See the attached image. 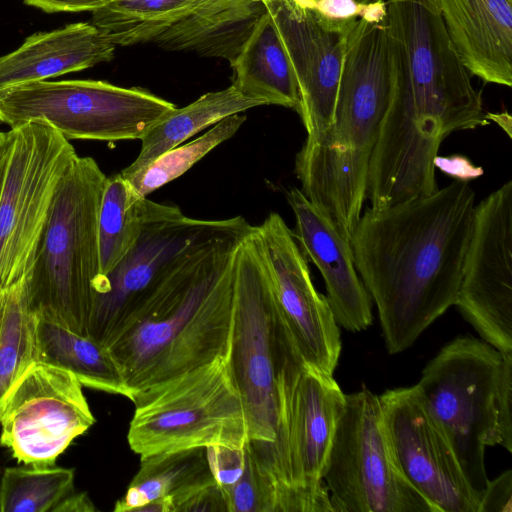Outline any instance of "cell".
I'll use <instances>...</instances> for the list:
<instances>
[{"label":"cell","mask_w":512,"mask_h":512,"mask_svg":"<svg viewBox=\"0 0 512 512\" xmlns=\"http://www.w3.org/2000/svg\"><path fill=\"white\" fill-rule=\"evenodd\" d=\"M385 2L393 77L370 158L366 198L374 209L436 191L442 141L488 123L436 0Z\"/></svg>","instance_id":"obj_1"},{"label":"cell","mask_w":512,"mask_h":512,"mask_svg":"<svg viewBox=\"0 0 512 512\" xmlns=\"http://www.w3.org/2000/svg\"><path fill=\"white\" fill-rule=\"evenodd\" d=\"M474 209V190L456 179L429 195L361 214L351 246L390 354L412 346L454 305Z\"/></svg>","instance_id":"obj_2"},{"label":"cell","mask_w":512,"mask_h":512,"mask_svg":"<svg viewBox=\"0 0 512 512\" xmlns=\"http://www.w3.org/2000/svg\"><path fill=\"white\" fill-rule=\"evenodd\" d=\"M252 228L246 221L189 253L108 347L131 401L154 385L228 359L236 250Z\"/></svg>","instance_id":"obj_3"},{"label":"cell","mask_w":512,"mask_h":512,"mask_svg":"<svg viewBox=\"0 0 512 512\" xmlns=\"http://www.w3.org/2000/svg\"><path fill=\"white\" fill-rule=\"evenodd\" d=\"M305 362L277 304L257 226L239 243L228 366L245 411L248 440L261 441L270 469L289 480L287 434Z\"/></svg>","instance_id":"obj_4"},{"label":"cell","mask_w":512,"mask_h":512,"mask_svg":"<svg viewBox=\"0 0 512 512\" xmlns=\"http://www.w3.org/2000/svg\"><path fill=\"white\" fill-rule=\"evenodd\" d=\"M106 178L95 159L77 155L59 185L25 280L36 317L82 336L100 276L98 214Z\"/></svg>","instance_id":"obj_5"},{"label":"cell","mask_w":512,"mask_h":512,"mask_svg":"<svg viewBox=\"0 0 512 512\" xmlns=\"http://www.w3.org/2000/svg\"><path fill=\"white\" fill-rule=\"evenodd\" d=\"M135 411L127 440L141 457L221 445L243 448L247 423L228 359L154 385L132 400Z\"/></svg>","instance_id":"obj_6"},{"label":"cell","mask_w":512,"mask_h":512,"mask_svg":"<svg viewBox=\"0 0 512 512\" xmlns=\"http://www.w3.org/2000/svg\"><path fill=\"white\" fill-rule=\"evenodd\" d=\"M141 229L131 251L94 286L87 336L109 347L133 323L164 277L189 253L247 221L203 220L175 205L141 198Z\"/></svg>","instance_id":"obj_7"},{"label":"cell","mask_w":512,"mask_h":512,"mask_svg":"<svg viewBox=\"0 0 512 512\" xmlns=\"http://www.w3.org/2000/svg\"><path fill=\"white\" fill-rule=\"evenodd\" d=\"M76 157L70 140L44 121L8 131L0 186V293L29 276L57 190Z\"/></svg>","instance_id":"obj_8"},{"label":"cell","mask_w":512,"mask_h":512,"mask_svg":"<svg viewBox=\"0 0 512 512\" xmlns=\"http://www.w3.org/2000/svg\"><path fill=\"white\" fill-rule=\"evenodd\" d=\"M175 104L101 80L36 81L0 89V123L44 121L68 140H141Z\"/></svg>","instance_id":"obj_9"},{"label":"cell","mask_w":512,"mask_h":512,"mask_svg":"<svg viewBox=\"0 0 512 512\" xmlns=\"http://www.w3.org/2000/svg\"><path fill=\"white\" fill-rule=\"evenodd\" d=\"M501 360V353L485 341L458 337L430 360L416 384L479 500L489 480L485 447L496 445Z\"/></svg>","instance_id":"obj_10"},{"label":"cell","mask_w":512,"mask_h":512,"mask_svg":"<svg viewBox=\"0 0 512 512\" xmlns=\"http://www.w3.org/2000/svg\"><path fill=\"white\" fill-rule=\"evenodd\" d=\"M345 398L323 476L332 512H435L393 459L379 396Z\"/></svg>","instance_id":"obj_11"},{"label":"cell","mask_w":512,"mask_h":512,"mask_svg":"<svg viewBox=\"0 0 512 512\" xmlns=\"http://www.w3.org/2000/svg\"><path fill=\"white\" fill-rule=\"evenodd\" d=\"M69 371L33 363L8 392L0 412V445L25 466H54L95 418Z\"/></svg>","instance_id":"obj_12"},{"label":"cell","mask_w":512,"mask_h":512,"mask_svg":"<svg viewBox=\"0 0 512 512\" xmlns=\"http://www.w3.org/2000/svg\"><path fill=\"white\" fill-rule=\"evenodd\" d=\"M392 77L386 20L351 21L345 36L331 125L320 138L305 141L338 151L345 162L369 172L371 154L389 102Z\"/></svg>","instance_id":"obj_13"},{"label":"cell","mask_w":512,"mask_h":512,"mask_svg":"<svg viewBox=\"0 0 512 512\" xmlns=\"http://www.w3.org/2000/svg\"><path fill=\"white\" fill-rule=\"evenodd\" d=\"M483 341L512 353V181L475 205L454 303Z\"/></svg>","instance_id":"obj_14"},{"label":"cell","mask_w":512,"mask_h":512,"mask_svg":"<svg viewBox=\"0 0 512 512\" xmlns=\"http://www.w3.org/2000/svg\"><path fill=\"white\" fill-rule=\"evenodd\" d=\"M393 459L435 512H478L479 498L416 385L379 396Z\"/></svg>","instance_id":"obj_15"},{"label":"cell","mask_w":512,"mask_h":512,"mask_svg":"<svg viewBox=\"0 0 512 512\" xmlns=\"http://www.w3.org/2000/svg\"><path fill=\"white\" fill-rule=\"evenodd\" d=\"M257 227L277 304L305 364L333 376L341 339L326 296L283 218L272 212Z\"/></svg>","instance_id":"obj_16"},{"label":"cell","mask_w":512,"mask_h":512,"mask_svg":"<svg viewBox=\"0 0 512 512\" xmlns=\"http://www.w3.org/2000/svg\"><path fill=\"white\" fill-rule=\"evenodd\" d=\"M271 16L291 62L307 141L329 128L337 97L346 31L351 21L321 16L296 0H259Z\"/></svg>","instance_id":"obj_17"},{"label":"cell","mask_w":512,"mask_h":512,"mask_svg":"<svg viewBox=\"0 0 512 512\" xmlns=\"http://www.w3.org/2000/svg\"><path fill=\"white\" fill-rule=\"evenodd\" d=\"M345 403L333 376L305 365L294 391L287 434L299 512H332L323 476Z\"/></svg>","instance_id":"obj_18"},{"label":"cell","mask_w":512,"mask_h":512,"mask_svg":"<svg viewBox=\"0 0 512 512\" xmlns=\"http://www.w3.org/2000/svg\"><path fill=\"white\" fill-rule=\"evenodd\" d=\"M287 200L295 217L293 235L324 279L337 324L351 332L367 329L372 323V299L357 272L351 241L299 188H291Z\"/></svg>","instance_id":"obj_19"},{"label":"cell","mask_w":512,"mask_h":512,"mask_svg":"<svg viewBox=\"0 0 512 512\" xmlns=\"http://www.w3.org/2000/svg\"><path fill=\"white\" fill-rule=\"evenodd\" d=\"M447 33L470 74L512 85V0H436Z\"/></svg>","instance_id":"obj_20"},{"label":"cell","mask_w":512,"mask_h":512,"mask_svg":"<svg viewBox=\"0 0 512 512\" xmlns=\"http://www.w3.org/2000/svg\"><path fill=\"white\" fill-rule=\"evenodd\" d=\"M115 47L92 23H73L34 33L16 50L0 56V89L109 62Z\"/></svg>","instance_id":"obj_21"},{"label":"cell","mask_w":512,"mask_h":512,"mask_svg":"<svg viewBox=\"0 0 512 512\" xmlns=\"http://www.w3.org/2000/svg\"><path fill=\"white\" fill-rule=\"evenodd\" d=\"M265 12L259 0H205L153 42L165 50L190 51L231 63Z\"/></svg>","instance_id":"obj_22"},{"label":"cell","mask_w":512,"mask_h":512,"mask_svg":"<svg viewBox=\"0 0 512 512\" xmlns=\"http://www.w3.org/2000/svg\"><path fill=\"white\" fill-rule=\"evenodd\" d=\"M232 85L265 105L300 107L296 77L271 16L266 11L230 63Z\"/></svg>","instance_id":"obj_23"},{"label":"cell","mask_w":512,"mask_h":512,"mask_svg":"<svg viewBox=\"0 0 512 512\" xmlns=\"http://www.w3.org/2000/svg\"><path fill=\"white\" fill-rule=\"evenodd\" d=\"M140 462L125 495L115 503V512H135L161 497H170L172 512H177L190 496L216 482L203 447L152 454Z\"/></svg>","instance_id":"obj_24"},{"label":"cell","mask_w":512,"mask_h":512,"mask_svg":"<svg viewBox=\"0 0 512 512\" xmlns=\"http://www.w3.org/2000/svg\"><path fill=\"white\" fill-rule=\"evenodd\" d=\"M36 318L37 362L71 372L83 387L129 399L130 394L120 367L108 347L89 336L79 335L51 321Z\"/></svg>","instance_id":"obj_25"},{"label":"cell","mask_w":512,"mask_h":512,"mask_svg":"<svg viewBox=\"0 0 512 512\" xmlns=\"http://www.w3.org/2000/svg\"><path fill=\"white\" fill-rule=\"evenodd\" d=\"M263 105L261 100L245 96L231 85L206 93L185 107H176L146 133L141 139L137 157L120 173L123 177L130 176L203 129L226 117Z\"/></svg>","instance_id":"obj_26"},{"label":"cell","mask_w":512,"mask_h":512,"mask_svg":"<svg viewBox=\"0 0 512 512\" xmlns=\"http://www.w3.org/2000/svg\"><path fill=\"white\" fill-rule=\"evenodd\" d=\"M205 0H112L92 12V24L115 46L153 42Z\"/></svg>","instance_id":"obj_27"},{"label":"cell","mask_w":512,"mask_h":512,"mask_svg":"<svg viewBox=\"0 0 512 512\" xmlns=\"http://www.w3.org/2000/svg\"><path fill=\"white\" fill-rule=\"evenodd\" d=\"M141 198L121 173L106 178L98 214L99 277L108 275L137 242Z\"/></svg>","instance_id":"obj_28"},{"label":"cell","mask_w":512,"mask_h":512,"mask_svg":"<svg viewBox=\"0 0 512 512\" xmlns=\"http://www.w3.org/2000/svg\"><path fill=\"white\" fill-rule=\"evenodd\" d=\"M36 316L30 310L25 280L6 291L0 325V412L19 377L36 358Z\"/></svg>","instance_id":"obj_29"},{"label":"cell","mask_w":512,"mask_h":512,"mask_svg":"<svg viewBox=\"0 0 512 512\" xmlns=\"http://www.w3.org/2000/svg\"><path fill=\"white\" fill-rule=\"evenodd\" d=\"M74 471L62 467H10L0 477V512H52L73 492Z\"/></svg>","instance_id":"obj_30"},{"label":"cell","mask_w":512,"mask_h":512,"mask_svg":"<svg viewBox=\"0 0 512 512\" xmlns=\"http://www.w3.org/2000/svg\"><path fill=\"white\" fill-rule=\"evenodd\" d=\"M245 120L242 113L226 117L195 140L166 151L148 166L124 178L138 196L147 197L183 175L211 150L234 136Z\"/></svg>","instance_id":"obj_31"},{"label":"cell","mask_w":512,"mask_h":512,"mask_svg":"<svg viewBox=\"0 0 512 512\" xmlns=\"http://www.w3.org/2000/svg\"><path fill=\"white\" fill-rule=\"evenodd\" d=\"M245 467L241 477L232 485L221 487L228 512H278L275 486L250 450L245 447Z\"/></svg>","instance_id":"obj_32"},{"label":"cell","mask_w":512,"mask_h":512,"mask_svg":"<svg viewBox=\"0 0 512 512\" xmlns=\"http://www.w3.org/2000/svg\"><path fill=\"white\" fill-rule=\"evenodd\" d=\"M496 391V445L512 452V353L501 354Z\"/></svg>","instance_id":"obj_33"},{"label":"cell","mask_w":512,"mask_h":512,"mask_svg":"<svg viewBox=\"0 0 512 512\" xmlns=\"http://www.w3.org/2000/svg\"><path fill=\"white\" fill-rule=\"evenodd\" d=\"M311 6L324 18L336 22L357 18L383 22L387 17L385 0L370 4H360L356 0H314Z\"/></svg>","instance_id":"obj_34"},{"label":"cell","mask_w":512,"mask_h":512,"mask_svg":"<svg viewBox=\"0 0 512 512\" xmlns=\"http://www.w3.org/2000/svg\"><path fill=\"white\" fill-rule=\"evenodd\" d=\"M244 447L232 448L221 445L206 447L210 471L220 487L232 485L241 477L245 467Z\"/></svg>","instance_id":"obj_35"},{"label":"cell","mask_w":512,"mask_h":512,"mask_svg":"<svg viewBox=\"0 0 512 512\" xmlns=\"http://www.w3.org/2000/svg\"><path fill=\"white\" fill-rule=\"evenodd\" d=\"M478 512H512V471L488 480L480 498Z\"/></svg>","instance_id":"obj_36"},{"label":"cell","mask_w":512,"mask_h":512,"mask_svg":"<svg viewBox=\"0 0 512 512\" xmlns=\"http://www.w3.org/2000/svg\"><path fill=\"white\" fill-rule=\"evenodd\" d=\"M228 511L222 488L215 482L190 496L177 512Z\"/></svg>","instance_id":"obj_37"},{"label":"cell","mask_w":512,"mask_h":512,"mask_svg":"<svg viewBox=\"0 0 512 512\" xmlns=\"http://www.w3.org/2000/svg\"><path fill=\"white\" fill-rule=\"evenodd\" d=\"M112 0H24L29 5L46 13L82 12L97 10Z\"/></svg>","instance_id":"obj_38"},{"label":"cell","mask_w":512,"mask_h":512,"mask_svg":"<svg viewBox=\"0 0 512 512\" xmlns=\"http://www.w3.org/2000/svg\"><path fill=\"white\" fill-rule=\"evenodd\" d=\"M96 508L89 496L85 493H71L62 499L52 512H90Z\"/></svg>","instance_id":"obj_39"},{"label":"cell","mask_w":512,"mask_h":512,"mask_svg":"<svg viewBox=\"0 0 512 512\" xmlns=\"http://www.w3.org/2000/svg\"><path fill=\"white\" fill-rule=\"evenodd\" d=\"M485 118L488 121V119L496 122L509 136V138L512 137L511 135V115L508 112H502V113H488L485 114Z\"/></svg>","instance_id":"obj_40"},{"label":"cell","mask_w":512,"mask_h":512,"mask_svg":"<svg viewBox=\"0 0 512 512\" xmlns=\"http://www.w3.org/2000/svg\"><path fill=\"white\" fill-rule=\"evenodd\" d=\"M8 146V132L0 131V161L4 157Z\"/></svg>","instance_id":"obj_41"},{"label":"cell","mask_w":512,"mask_h":512,"mask_svg":"<svg viewBox=\"0 0 512 512\" xmlns=\"http://www.w3.org/2000/svg\"><path fill=\"white\" fill-rule=\"evenodd\" d=\"M5 295H6V291L0 293V325H1V319H2V314H3Z\"/></svg>","instance_id":"obj_42"},{"label":"cell","mask_w":512,"mask_h":512,"mask_svg":"<svg viewBox=\"0 0 512 512\" xmlns=\"http://www.w3.org/2000/svg\"><path fill=\"white\" fill-rule=\"evenodd\" d=\"M356 1L360 4H370V3H374V2H377L380 0H356Z\"/></svg>","instance_id":"obj_43"},{"label":"cell","mask_w":512,"mask_h":512,"mask_svg":"<svg viewBox=\"0 0 512 512\" xmlns=\"http://www.w3.org/2000/svg\"><path fill=\"white\" fill-rule=\"evenodd\" d=\"M296 1L306 4V5H311L314 0H296Z\"/></svg>","instance_id":"obj_44"},{"label":"cell","mask_w":512,"mask_h":512,"mask_svg":"<svg viewBox=\"0 0 512 512\" xmlns=\"http://www.w3.org/2000/svg\"><path fill=\"white\" fill-rule=\"evenodd\" d=\"M0 477H1V472H0Z\"/></svg>","instance_id":"obj_45"}]
</instances>
